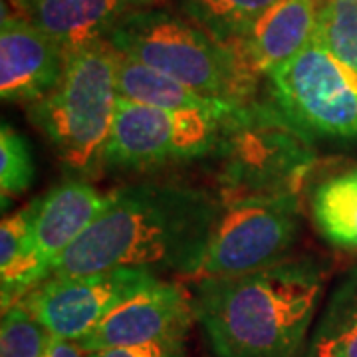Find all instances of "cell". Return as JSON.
Here are the masks:
<instances>
[{
    "mask_svg": "<svg viewBox=\"0 0 357 357\" xmlns=\"http://www.w3.org/2000/svg\"><path fill=\"white\" fill-rule=\"evenodd\" d=\"M222 211L217 191L178 181H147L107 192V204L50 276L117 268L191 278Z\"/></svg>",
    "mask_w": 357,
    "mask_h": 357,
    "instance_id": "obj_1",
    "label": "cell"
},
{
    "mask_svg": "<svg viewBox=\"0 0 357 357\" xmlns=\"http://www.w3.org/2000/svg\"><path fill=\"white\" fill-rule=\"evenodd\" d=\"M195 318L215 357H294L324 294V266L286 258L272 266L195 282Z\"/></svg>",
    "mask_w": 357,
    "mask_h": 357,
    "instance_id": "obj_2",
    "label": "cell"
},
{
    "mask_svg": "<svg viewBox=\"0 0 357 357\" xmlns=\"http://www.w3.org/2000/svg\"><path fill=\"white\" fill-rule=\"evenodd\" d=\"M117 58L107 40L68 50L62 79L28 105L30 121L46 135L60 163L82 175L103 165L117 107Z\"/></svg>",
    "mask_w": 357,
    "mask_h": 357,
    "instance_id": "obj_3",
    "label": "cell"
},
{
    "mask_svg": "<svg viewBox=\"0 0 357 357\" xmlns=\"http://www.w3.org/2000/svg\"><path fill=\"white\" fill-rule=\"evenodd\" d=\"M107 42L121 56L149 66L208 98L246 103L258 98L256 77L234 46L220 44L178 13L155 6L131 14Z\"/></svg>",
    "mask_w": 357,
    "mask_h": 357,
    "instance_id": "obj_4",
    "label": "cell"
},
{
    "mask_svg": "<svg viewBox=\"0 0 357 357\" xmlns=\"http://www.w3.org/2000/svg\"><path fill=\"white\" fill-rule=\"evenodd\" d=\"M222 203L255 195L300 192L316 163L314 137L270 98H255L230 115L217 155Z\"/></svg>",
    "mask_w": 357,
    "mask_h": 357,
    "instance_id": "obj_5",
    "label": "cell"
},
{
    "mask_svg": "<svg viewBox=\"0 0 357 357\" xmlns=\"http://www.w3.org/2000/svg\"><path fill=\"white\" fill-rule=\"evenodd\" d=\"M300 227V192L227 201L189 280L236 276L282 262Z\"/></svg>",
    "mask_w": 357,
    "mask_h": 357,
    "instance_id": "obj_6",
    "label": "cell"
},
{
    "mask_svg": "<svg viewBox=\"0 0 357 357\" xmlns=\"http://www.w3.org/2000/svg\"><path fill=\"white\" fill-rule=\"evenodd\" d=\"M232 114L171 112L119 98L103 165L149 171L215 157Z\"/></svg>",
    "mask_w": 357,
    "mask_h": 357,
    "instance_id": "obj_7",
    "label": "cell"
},
{
    "mask_svg": "<svg viewBox=\"0 0 357 357\" xmlns=\"http://www.w3.org/2000/svg\"><path fill=\"white\" fill-rule=\"evenodd\" d=\"M264 79L268 98L310 137L357 139V76L316 38Z\"/></svg>",
    "mask_w": 357,
    "mask_h": 357,
    "instance_id": "obj_8",
    "label": "cell"
},
{
    "mask_svg": "<svg viewBox=\"0 0 357 357\" xmlns=\"http://www.w3.org/2000/svg\"><path fill=\"white\" fill-rule=\"evenodd\" d=\"M159 276L117 268L84 276H50L26 296L22 306L60 340L79 342L128 296Z\"/></svg>",
    "mask_w": 357,
    "mask_h": 357,
    "instance_id": "obj_9",
    "label": "cell"
},
{
    "mask_svg": "<svg viewBox=\"0 0 357 357\" xmlns=\"http://www.w3.org/2000/svg\"><path fill=\"white\" fill-rule=\"evenodd\" d=\"M195 318L192 298L183 286L157 278L128 296L77 344L88 354L112 347L185 340Z\"/></svg>",
    "mask_w": 357,
    "mask_h": 357,
    "instance_id": "obj_10",
    "label": "cell"
},
{
    "mask_svg": "<svg viewBox=\"0 0 357 357\" xmlns=\"http://www.w3.org/2000/svg\"><path fill=\"white\" fill-rule=\"evenodd\" d=\"M68 52L48 32L20 14H2L0 96L4 102L44 100L62 79Z\"/></svg>",
    "mask_w": 357,
    "mask_h": 357,
    "instance_id": "obj_11",
    "label": "cell"
},
{
    "mask_svg": "<svg viewBox=\"0 0 357 357\" xmlns=\"http://www.w3.org/2000/svg\"><path fill=\"white\" fill-rule=\"evenodd\" d=\"M16 14L48 32L66 52L93 40H107L131 14L169 0H10Z\"/></svg>",
    "mask_w": 357,
    "mask_h": 357,
    "instance_id": "obj_12",
    "label": "cell"
},
{
    "mask_svg": "<svg viewBox=\"0 0 357 357\" xmlns=\"http://www.w3.org/2000/svg\"><path fill=\"white\" fill-rule=\"evenodd\" d=\"M318 10L319 0H276L234 44L246 68L262 79L298 56L314 38Z\"/></svg>",
    "mask_w": 357,
    "mask_h": 357,
    "instance_id": "obj_13",
    "label": "cell"
},
{
    "mask_svg": "<svg viewBox=\"0 0 357 357\" xmlns=\"http://www.w3.org/2000/svg\"><path fill=\"white\" fill-rule=\"evenodd\" d=\"M105 204L107 195L86 181H68L38 199L34 241L50 272L54 262L102 215Z\"/></svg>",
    "mask_w": 357,
    "mask_h": 357,
    "instance_id": "obj_14",
    "label": "cell"
},
{
    "mask_svg": "<svg viewBox=\"0 0 357 357\" xmlns=\"http://www.w3.org/2000/svg\"><path fill=\"white\" fill-rule=\"evenodd\" d=\"M38 201L4 217L0 227V298L2 312L22 302L34 288L50 278V266L34 241Z\"/></svg>",
    "mask_w": 357,
    "mask_h": 357,
    "instance_id": "obj_15",
    "label": "cell"
},
{
    "mask_svg": "<svg viewBox=\"0 0 357 357\" xmlns=\"http://www.w3.org/2000/svg\"><path fill=\"white\" fill-rule=\"evenodd\" d=\"M117 93L119 98L129 102L159 107V109H171V112L230 114L232 109L243 105V103L225 102V100L203 96L177 79L121 54L117 58Z\"/></svg>",
    "mask_w": 357,
    "mask_h": 357,
    "instance_id": "obj_16",
    "label": "cell"
},
{
    "mask_svg": "<svg viewBox=\"0 0 357 357\" xmlns=\"http://www.w3.org/2000/svg\"><path fill=\"white\" fill-rule=\"evenodd\" d=\"M304 357H357V266L330 294Z\"/></svg>",
    "mask_w": 357,
    "mask_h": 357,
    "instance_id": "obj_17",
    "label": "cell"
},
{
    "mask_svg": "<svg viewBox=\"0 0 357 357\" xmlns=\"http://www.w3.org/2000/svg\"><path fill=\"white\" fill-rule=\"evenodd\" d=\"M310 208L316 229L328 243L357 250V167L318 183Z\"/></svg>",
    "mask_w": 357,
    "mask_h": 357,
    "instance_id": "obj_18",
    "label": "cell"
},
{
    "mask_svg": "<svg viewBox=\"0 0 357 357\" xmlns=\"http://www.w3.org/2000/svg\"><path fill=\"white\" fill-rule=\"evenodd\" d=\"M177 13L208 36L234 46L276 0H169Z\"/></svg>",
    "mask_w": 357,
    "mask_h": 357,
    "instance_id": "obj_19",
    "label": "cell"
},
{
    "mask_svg": "<svg viewBox=\"0 0 357 357\" xmlns=\"http://www.w3.org/2000/svg\"><path fill=\"white\" fill-rule=\"evenodd\" d=\"M314 38L357 76V0H319Z\"/></svg>",
    "mask_w": 357,
    "mask_h": 357,
    "instance_id": "obj_20",
    "label": "cell"
},
{
    "mask_svg": "<svg viewBox=\"0 0 357 357\" xmlns=\"http://www.w3.org/2000/svg\"><path fill=\"white\" fill-rule=\"evenodd\" d=\"M36 175L28 141L6 121L0 129V197L2 208L24 195Z\"/></svg>",
    "mask_w": 357,
    "mask_h": 357,
    "instance_id": "obj_21",
    "label": "cell"
},
{
    "mask_svg": "<svg viewBox=\"0 0 357 357\" xmlns=\"http://www.w3.org/2000/svg\"><path fill=\"white\" fill-rule=\"evenodd\" d=\"M52 335L22 304L2 312L0 357H46Z\"/></svg>",
    "mask_w": 357,
    "mask_h": 357,
    "instance_id": "obj_22",
    "label": "cell"
},
{
    "mask_svg": "<svg viewBox=\"0 0 357 357\" xmlns=\"http://www.w3.org/2000/svg\"><path fill=\"white\" fill-rule=\"evenodd\" d=\"M88 357H189L181 340H167L155 344L133 345V347H112L103 351H91Z\"/></svg>",
    "mask_w": 357,
    "mask_h": 357,
    "instance_id": "obj_23",
    "label": "cell"
}]
</instances>
